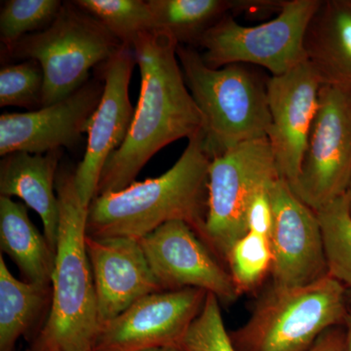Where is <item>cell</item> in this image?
Returning a JSON list of instances; mask_svg holds the SVG:
<instances>
[{
	"label": "cell",
	"instance_id": "obj_3",
	"mask_svg": "<svg viewBox=\"0 0 351 351\" xmlns=\"http://www.w3.org/2000/svg\"><path fill=\"white\" fill-rule=\"evenodd\" d=\"M55 189L60 223L52 301L29 351H95L101 325L85 245L88 207L76 188L75 169L60 168Z\"/></svg>",
	"mask_w": 351,
	"mask_h": 351
},
{
	"label": "cell",
	"instance_id": "obj_33",
	"mask_svg": "<svg viewBox=\"0 0 351 351\" xmlns=\"http://www.w3.org/2000/svg\"><path fill=\"white\" fill-rule=\"evenodd\" d=\"M27 351H29V350H27Z\"/></svg>",
	"mask_w": 351,
	"mask_h": 351
},
{
	"label": "cell",
	"instance_id": "obj_23",
	"mask_svg": "<svg viewBox=\"0 0 351 351\" xmlns=\"http://www.w3.org/2000/svg\"><path fill=\"white\" fill-rule=\"evenodd\" d=\"M75 3L129 47L133 48L143 34L154 31L149 0H77Z\"/></svg>",
	"mask_w": 351,
	"mask_h": 351
},
{
	"label": "cell",
	"instance_id": "obj_32",
	"mask_svg": "<svg viewBox=\"0 0 351 351\" xmlns=\"http://www.w3.org/2000/svg\"><path fill=\"white\" fill-rule=\"evenodd\" d=\"M348 197H350V199L351 201V182H350V189H348Z\"/></svg>",
	"mask_w": 351,
	"mask_h": 351
},
{
	"label": "cell",
	"instance_id": "obj_10",
	"mask_svg": "<svg viewBox=\"0 0 351 351\" xmlns=\"http://www.w3.org/2000/svg\"><path fill=\"white\" fill-rule=\"evenodd\" d=\"M197 288L145 295L101 327L95 351H143L180 348L206 300Z\"/></svg>",
	"mask_w": 351,
	"mask_h": 351
},
{
	"label": "cell",
	"instance_id": "obj_25",
	"mask_svg": "<svg viewBox=\"0 0 351 351\" xmlns=\"http://www.w3.org/2000/svg\"><path fill=\"white\" fill-rule=\"evenodd\" d=\"M226 261L239 294L257 287L271 271L274 255L269 237L247 232L232 245Z\"/></svg>",
	"mask_w": 351,
	"mask_h": 351
},
{
	"label": "cell",
	"instance_id": "obj_19",
	"mask_svg": "<svg viewBox=\"0 0 351 351\" xmlns=\"http://www.w3.org/2000/svg\"><path fill=\"white\" fill-rule=\"evenodd\" d=\"M284 0H149L154 31L169 34L179 45L197 49L201 38L228 16L279 13Z\"/></svg>",
	"mask_w": 351,
	"mask_h": 351
},
{
	"label": "cell",
	"instance_id": "obj_4",
	"mask_svg": "<svg viewBox=\"0 0 351 351\" xmlns=\"http://www.w3.org/2000/svg\"><path fill=\"white\" fill-rule=\"evenodd\" d=\"M177 56L202 114L204 149L211 160L244 143L267 138L270 75L265 69L246 64L210 68L200 51L189 46L178 45Z\"/></svg>",
	"mask_w": 351,
	"mask_h": 351
},
{
	"label": "cell",
	"instance_id": "obj_22",
	"mask_svg": "<svg viewBox=\"0 0 351 351\" xmlns=\"http://www.w3.org/2000/svg\"><path fill=\"white\" fill-rule=\"evenodd\" d=\"M328 274L351 288V201L348 193L316 211Z\"/></svg>",
	"mask_w": 351,
	"mask_h": 351
},
{
	"label": "cell",
	"instance_id": "obj_20",
	"mask_svg": "<svg viewBox=\"0 0 351 351\" xmlns=\"http://www.w3.org/2000/svg\"><path fill=\"white\" fill-rule=\"evenodd\" d=\"M0 247L17 265L23 280L51 287L57 252L29 219L27 205L0 196Z\"/></svg>",
	"mask_w": 351,
	"mask_h": 351
},
{
	"label": "cell",
	"instance_id": "obj_6",
	"mask_svg": "<svg viewBox=\"0 0 351 351\" xmlns=\"http://www.w3.org/2000/svg\"><path fill=\"white\" fill-rule=\"evenodd\" d=\"M122 46L100 21L73 1L64 2L49 27L25 36L3 53L40 64L43 108L80 89L90 80V71L108 62Z\"/></svg>",
	"mask_w": 351,
	"mask_h": 351
},
{
	"label": "cell",
	"instance_id": "obj_26",
	"mask_svg": "<svg viewBox=\"0 0 351 351\" xmlns=\"http://www.w3.org/2000/svg\"><path fill=\"white\" fill-rule=\"evenodd\" d=\"M43 71L34 60L7 64L0 71V107L43 108Z\"/></svg>",
	"mask_w": 351,
	"mask_h": 351
},
{
	"label": "cell",
	"instance_id": "obj_28",
	"mask_svg": "<svg viewBox=\"0 0 351 351\" xmlns=\"http://www.w3.org/2000/svg\"><path fill=\"white\" fill-rule=\"evenodd\" d=\"M270 186L256 193L249 203L246 213L247 232L270 237L274 228V208L270 198Z\"/></svg>",
	"mask_w": 351,
	"mask_h": 351
},
{
	"label": "cell",
	"instance_id": "obj_11",
	"mask_svg": "<svg viewBox=\"0 0 351 351\" xmlns=\"http://www.w3.org/2000/svg\"><path fill=\"white\" fill-rule=\"evenodd\" d=\"M274 228L269 237L272 287H302L328 274L317 214L302 202L282 178L269 189Z\"/></svg>",
	"mask_w": 351,
	"mask_h": 351
},
{
	"label": "cell",
	"instance_id": "obj_29",
	"mask_svg": "<svg viewBox=\"0 0 351 351\" xmlns=\"http://www.w3.org/2000/svg\"><path fill=\"white\" fill-rule=\"evenodd\" d=\"M307 351H346V334L336 328H331L316 341Z\"/></svg>",
	"mask_w": 351,
	"mask_h": 351
},
{
	"label": "cell",
	"instance_id": "obj_2",
	"mask_svg": "<svg viewBox=\"0 0 351 351\" xmlns=\"http://www.w3.org/2000/svg\"><path fill=\"white\" fill-rule=\"evenodd\" d=\"M203 137L200 130L188 138L177 162L159 177L95 196L88 206L86 235L140 240L168 221H182L206 244L211 158Z\"/></svg>",
	"mask_w": 351,
	"mask_h": 351
},
{
	"label": "cell",
	"instance_id": "obj_12",
	"mask_svg": "<svg viewBox=\"0 0 351 351\" xmlns=\"http://www.w3.org/2000/svg\"><path fill=\"white\" fill-rule=\"evenodd\" d=\"M322 85L319 75L307 60L282 75L269 76L267 82L270 112L267 140L279 174L291 188L299 178L319 108Z\"/></svg>",
	"mask_w": 351,
	"mask_h": 351
},
{
	"label": "cell",
	"instance_id": "obj_30",
	"mask_svg": "<svg viewBox=\"0 0 351 351\" xmlns=\"http://www.w3.org/2000/svg\"><path fill=\"white\" fill-rule=\"evenodd\" d=\"M346 351H351V313H346Z\"/></svg>",
	"mask_w": 351,
	"mask_h": 351
},
{
	"label": "cell",
	"instance_id": "obj_18",
	"mask_svg": "<svg viewBox=\"0 0 351 351\" xmlns=\"http://www.w3.org/2000/svg\"><path fill=\"white\" fill-rule=\"evenodd\" d=\"M304 50L323 84L351 93V0H321L307 25Z\"/></svg>",
	"mask_w": 351,
	"mask_h": 351
},
{
	"label": "cell",
	"instance_id": "obj_8",
	"mask_svg": "<svg viewBox=\"0 0 351 351\" xmlns=\"http://www.w3.org/2000/svg\"><path fill=\"white\" fill-rule=\"evenodd\" d=\"M279 178L267 138L244 143L212 159L205 223L210 250L226 260L232 245L248 232L246 213L252 198Z\"/></svg>",
	"mask_w": 351,
	"mask_h": 351
},
{
	"label": "cell",
	"instance_id": "obj_16",
	"mask_svg": "<svg viewBox=\"0 0 351 351\" xmlns=\"http://www.w3.org/2000/svg\"><path fill=\"white\" fill-rule=\"evenodd\" d=\"M101 327L145 295L162 292L138 239H85Z\"/></svg>",
	"mask_w": 351,
	"mask_h": 351
},
{
	"label": "cell",
	"instance_id": "obj_15",
	"mask_svg": "<svg viewBox=\"0 0 351 351\" xmlns=\"http://www.w3.org/2000/svg\"><path fill=\"white\" fill-rule=\"evenodd\" d=\"M103 92V80L92 78L48 107L4 113L0 117V156L17 152L46 154L75 147L82 134L87 133Z\"/></svg>",
	"mask_w": 351,
	"mask_h": 351
},
{
	"label": "cell",
	"instance_id": "obj_9",
	"mask_svg": "<svg viewBox=\"0 0 351 351\" xmlns=\"http://www.w3.org/2000/svg\"><path fill=\"white\" fill-rule=\"evenodd\" d=\"M350 182L351 93L323 84L319 108L292 189L316 212L346 195Z\"/></svg>",
	"mask_w": 351,
	"mask_h": 351
},
{
	"label": "cell",
	"instance_id": "obj_5",
	"mask_svg": "<svg viewBox=\"0 0 351 351\" xmlns=\"http://www.w3.org/2000/svg\"><path fill=\"white\" fill-rule=\"evenodd\" d=\"M346 313V287L327 274L302 287H272L230 338L237 351H307Z\"/></svg>",
	"mask_w": 351,
	"mask_h": 351
},
{
	"label": "cell",
	"instance_id": "obj_31",
	"mask_svg": "<svg viewBox=\"0 0 351 351\" xmlns=\"http://www.w3.org/2000/svg\"><path fill=\"white\" fill-rule=\"evenodd\" d=\"M143 351H184L181 348L177 346H168V348H151V350H145Z\"/></svg>",
	"mask_w": 351,
	"mask_h": 351
},
{
	"label": "cell",
	"instance_id": "obj_27",
	"mask_svg": "<svg viewBox=\"0 0 351 351\" xmlns=\"http://www.w3.org/2000/svg\"><path fill=\"white\" fill-rule=\"evenodd\" d=\"M180 348L184 351H237L226 332L219 299L208 293L199 315L191 325Z\"/></svg>",
	"mask_w": 351,
	"mask_h": 351
},
{
	"label": "cell",
	"instance_id": "obj_21",
	"mask_svg": "<svg viewBox=\"0 0 351 351\" xmlns=\"http://www.w3.org/2000/svg\"><path fill=\"white\" fill-rule=\"evenodd\" d=\"M51 301L52 286L18 280L0 256V351H14L21 337L36 330L38 334L49 315Z\"/></svg>",
	"mask_w": 351,
	"mask_h": 351
},
{
	"label": "cell",
	"instance_id": "obj_17",
	"mask_svg": "<svg viewBox=\"0 0 351 351\" xmlns=\"http://www.w3.org/2000/svg\"><path fill=\"white\" fill-rule=\"evenodd\" d=\"M63 149L46 154L17 152L0 161V195L18 197L38 214L43 223V234L57 252L60 207L56 177Z\"/></svg>",
	"mask_w": 351,
	"mask_h": 351
},
{
	"label": "cell",
	"instance_id": "obj_13",
	"mask_svg": "<svg viewBox=\"0 0 351 351\" xmlns=\"http://www.w3.org/2000/svg\"><path fill=\"white\" fill-rule=\"evenodd\" d=\"M136 64L133 48L123 45L100 66L104 92L88 127L86 151L75 169L76 188L87 207L96 195L104 166L130 130L135 110L129 98V85Z\"/></svg>",
	"mask_w": 351,
	"mask_h": 351
},
{
	"label": "cell",
	"instance_id": "obj_24",
	"mask_svg": "<svg viewBox=\"0 0 351 351\" xmlns=\"http://www.w3.org/2000/svg\"><path fill=\"white\" fill-rule=\"evenodd\" d=\"M63 6L58 0H8L0 12V38L4 49L29 34L49 27Z\"/></svg>",
	"mask_w": 351,
	"mask_h": 351
},
{
	"label": "cell",
	"instance_id": "obj_14",
	"mask_svg": "<svg viewBox=\"0 0 351 351\" xmlns=\"http://www.w3.org/2000/svg\"><path fill=\"white\" fill-rule=\"evenodd\" d=\"M138 241L163 291L197 288L223 302L239 297L230 271L184 221H168Z\"/></svg>",
	"mask_w": 351,
	"mask_h": 351
},
{
	"label": "cell",
	"instance_id": "obj_1",
	"mask_svg": "<svg viewBox=\"0 0 351 351\" xmlns=\"http://www.w3.org/2000/svg\"><path fill=\"white\" fill-rule=\"evenodd\" d=\"M178 45L169 34L156 31L134 43L141 73L137 108L125 141L104 166L95 196L126 189L160 149L202 130V114L184 82Z\"/></svg>",
	"mask_w": 351,
	"mask_h": 351
},
{
	"label": "cell",
	"instance_id": "obj_7",
	"mask_svg": "<svg viewBox=\"0 0 351 351\" xmlns=\"http://www.w3.org/2000/svg\"><path fill=\"white\" fill-rule=\"evenodd\" d=\"M321 0H284L276 18L247 27L228 16L201 38L203 61L210 68L246 64L282 75L306 61L307 25Z\"/></svg>",
	"mask_w": 351,
	"mask_h": 351
}]
</instances>
